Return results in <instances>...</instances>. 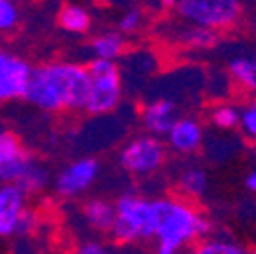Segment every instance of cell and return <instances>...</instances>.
<instances>
[{"mask_svg": "<svg viewBox=\"0 0 256 254\" xmlns=\"http://www.w3.org/2000/svg\"><path fill=\"white\" fill-rule=\"evenodd\" d=\"M90 72L78 63H49L30 72L24 100L45 112L86 108Z\"/></svg>", "mask_w": 256, "mask_h": 254, "instance_id": "6da1fadb", "label": "cell"}, {"mask_svg": "<svg viewBox=\"0 0 256 254\" xmlns=\"http://www.w3.org/2000/svg\"><path fill=\"white\" fill-rule=\"evenodd\" d=\"M152 208L156 220L154 236L158 238V252L161 254H173L191 238L210 232L208 222L183 204L163 200L152 202Z\"/></svg>", "mask_w": 256, "mask_h": 254, "instance_id": "7a4b0ae2", "label": "cell"}, {"mask_svg": "<svg viewBox=\"0 0 256 254\" xmlns=\"http://www.w3.org/2000/svg\"><path fill=\"white\" fill-rule=\"evenodd\" d=\"M156 220L154 208L150 202L134 200V198H120L116 204V220L112 226V234L118 242L128 244L140 238L154 236Z\"/></svg>", "mask_w": 256, "mask_h": 254, "instance_id": "3957f363", "label": "cell"}, {"mask_svg": "<svg viewBox=\"0 0 256 254\" xmlns=\"http://www.w3.org/2000/svg\"><path fill=\"white\" fill-rule=\"evenodd\" d=\"M90 94L86 110L90 114L112 112L120 102V72L112 59L98 57L90 63Z\"/></svg>", "mask_w": 256, "mask_h": 254, "instance_id": "277c9868", "label": "cell"}, {"mask_svg": "<svg viewBox=\"0 0 256 254\" xmlns=\"http://www.w3.org/2000/svg\"><path fill=\"white\" fill-rule=\"evenodd\" d=\"M179 14L206 28L230 26L240 16L238 0H177Z\"/></svg>", "mask_w": 256, "mask_h": 254, "instance_id": "5b68a950", "label": "cell"}, {"mask_svg": "<svg viewBox=\"0 0 256 254\" xmlns=\"http://www.w3.org/2000/svg\"><path fill=\"white\" fill-rule=\"evenodd\" d=\"M33 228V216L26 212V192L16 183H0V238L26 234Z\"/></svg>", "mask_w": 256, "mask_h": 254, "instance_id": "8992f818", "label": "cell"}, {"mask_svg": "<svg viewBox=\"0 0 256 254\" xmlns=\"http://www.w3.org/2000/svg\"><path fill=\"white\" fill-rule=\"evenodd\" d=\"M35 163L12 132L0 128V183L18 185Z\"/></svg>", "mask_w": 256, "mask_h": 254, "instance_id": "52a82bcc", "label": "cell"}, {"mask_svg": "<svg viewBox=\"0 0 256 254\" xmlns=\"http://www.w3.org/2000/svg\"><path fill=\"white\" fill-rule=\"evenodd\" d=\"M30 72L33 68L22 57L0 47V104L24 98Z\"/></svg>", "mask_w": 256, "mask_h": 254, "instance_id": "ba28073f", "label": "cell"}, {"mask_svg": "<svg viewBox=\"0 0 256 254\" xmlns=\"http://www.w3.org/2000/svg\"><path fill=\"white\" fill-rule=\"evenodd\" d=\"M163 158H165L163 144L154 138L144 136V138H138L128 144L120 156V161L128 171L144 175V173H150L161 167Z\"/></svg>", "mask_w": 256, "mask_h": 254, "instance_id": "9c48e42d", "label": "cell"}, {"mask_svg": "<svg viewBox=\"0 0 256 254\" xmlns=\"http://www.w3.org/2000/svg\"><path fill=\"white\" fill-rule=\"evenodd\" d=\"M98 177V161L94 158H80V161L68 165L63 169L55 181V189L57 194L63 198H74L96 181Z\"/></svg>", "mask_w": 256, "mask_h": 254, "instance_id": "30bf717a", "label": "cell"}, {"mask_svg": "<svg viewBox=\"0 0 256 254\" xmlns=\"http://www.w3.org/2000/svg\"><path fill=\"white\" fill-rule=\"evenodd\" d=\"M177 122V108L171 100H158L144 110V124L152 132H169Z\"/></svg>", "mask_w": 256, "mask_h": 254, "instance_id": "8fae6325", "label": "cell"}, {"mask_svg": "<svg viewBox=\"0 0 256 254\" xmlns=\"http://www.w3.org/2000/svg\"><path fill=\"white\" fill-rule=\"evenodd\" d=\"M171 144L181 150V152H191L196 150L198 144L202 142V128L194 120H177L175 126L169 130Z\"/></svg>", "mask_w": 256, "mask_h": 254, "instance_id": "7c38bea8", "label": "cell"}, {"mask_svg": "<svg viewBox=\"0 0 256 254\" xmlns=\"http://www.w3.org/2000/svg\"><path fill=\"white\" fill-rule=\"evenodd\" d=\"M84 218L88 224L100 232H110L116 220V208H112L108 202L102 200H92L84 208Z\"/></svg>", "mask_w": 256, "mask_h": 254, "instance_id": "4fadbf2b", "label": "cell"}, {"mask_svg": "<svg viewBox=\"0 0 256 254\" xmlns=\"http://www.w3.org/2000/svg\"><path fill=\"white\" fill-rule=\"evenodd\" d=\"M59 26L70 30V33H86L92 24V16L86 8L76 6V4H68L59 10Z\"/></svg>", "mask_w": 256, "mask_h": 254, "instance_id": "5bb4252c", "label": "cell"}, {"mask_svg": "<svg viewBox=\"0 0 256 254\" xmlns=\"http://www.w3.org/2000/svg\"><path fill=\"white\" fill-rule=\"evenodd\" d=\"M230 72L242 86L256 92V59H246V57L234 59L230 63Z\"/></svg>", "mask_w": 256, "mask_h": 254, "instance_id": "9a60e30c", "label": "cell"}, {"mask_svg": "<svg viewBox=\"0 0 256 254\" xmlns=\"http://www.w3.org/2000/svg\"><path fill=\"white\" fill-rule=\"evenodd\" d=\"M122 39L118 35H102V37H96L94 43H92V49L94 53L102 57V59H114L122 53Z\"/></svg>", "mask_w": 256, "mask_h": 254, "instance_id": "2e32d148", "label": "cell"}, {"mask_svg": "<svg viewBox=\"0 0 256 254\" xmlns=\"http://www.w3.org/2000/svg\"><path fill=\"white\" fill-rule=\"evenodd\" d=\"M20 20L16 0H0V33H10Z\"/></svg>", "mask_w": 256, "mask_h": 254, "instance_id": "e0dca14e", "label": "cell"}, {"mask_svg": "<svg viewBox=\"0 0 256 254\" xmlns=\"http://www.w3.org/2000/svg\"><path fill=\"white\" fill-rule=\"evenodd\" d=\"M185 192L191 196H202L206 192V173L200 169H189L185 171L183 179H181Z\"/></svg>", "mask_w": 256, "mask_h": 254, "instance_id": "ac0fdd59", "label": "cell"}, {"mask_svg": "<svg viewBox=\"0 0 256 254\" xmlns=\"http://www.w3.org/2000/svg\"><path fill=\"white\" fill-rule=\"evenodd\" d=\"M212 120L214 124L218 126V128H224V130H228V128H236L238 126V112L234 108H228V106H222V108H216L214 114H212Z\"/></svg>", "mask_w": 256, "mask_h": 254, "instance_id": "d6986e66", "label": "cell"}, {"mask_svg": "<svg viewBox=\"0 0 256 254\" xmlns=\"http://www.w3.org/2000/svg\"><path fill=\"white\" fill-rule=\"evenodd\" d=\"M198 252L202 254H242L244 248L230 244V242H222V240H214V242H206Z\"/></svg>", "mask_w": 256, "mask_h": 254, "instance_id": "ffe728a7", "label": "cell"}, {"mask_svg": "<svg viewBox=\"0 0 256 254\" xmlns=\"http://www.w3.org/2000/svg\"><path fill=\"white\" fill-rule=\"evenodd\" d=\"M242 124H244V128L256 136V106L254 108H248L244 114H242Z\"/></svg>", "mask_w": 256, "mask_h": 254, "instance_id": "44dd1931", "label": "cell"}, {"mask_svg": "<svg viewBox=\"0 0 256 254\" xmlns=\"http://www.w3.org/2000/svg\"><path fill=\"white\" fill-rule=\"evenodd\" d=\"M138 24H140V12H138V10H130V12H128V14L122 18L120 28H122V30H134Z\"/></svg>", "mask_w": 256, "mask_h": 254, "instance_id": "7402d4cb", "label": "cell"}, {"mask_svg": "<svg viewBox=\"0 0 256 254\" xmlns=\"http://www.w3.org/2000/svg\"><path fill=\"white\" fill-rule=\"evenodd\" d=\"M78 252H82V254H102V252H106V248L100 246L98 242H86L78 248Z\"/></svg>", "mask_w": 256, "mask_h": 254, "instance_id": "603a6c76", "label": "cell"}, {"mask_svg": "<svg viewBox=\"0 0 256 254\" xmlns=\"http://www.w3.org/2000/svg\"><path fill=\"white\" fill-rule=\"evenodd\" d=\"M246 187L250 189V192L256 194V171H252V173L246 177Z\"/></svg>", "mask_w": 256, "mask_h": 254, "instance_id": "cb8c5ba5", "label": "cell"}, {"mask_svg": "<svg viewBox=\"0 0 256 254\" xmlns=\"http://www.w3.org/2000/svg\"><path fill=\"white\" fill-rule=\"evenodd\" d=\"M163 4H173V2H177V0H161Z\"/></svg>", "mask_w": 256, "mask_h": 254, "instance_id": "d4e9b609", "label": "cell"}, {"mask_svg": "<svg viewBox=\"0 0 256 254\" xmlns=\"http://www.w3.org/2000/svg\"><path fill=\"white\" fill-rule=\"evenodd\" d=\"M254 106H256V104H254Z\"/></svg>", "mask_w": 256, "mask_h": 254, "instance_id": "484cf974", "label": "cell"}]
</instances>
